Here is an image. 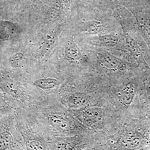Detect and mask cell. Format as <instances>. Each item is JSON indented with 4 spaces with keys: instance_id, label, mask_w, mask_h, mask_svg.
<instances>
[{
    "instance_id": "obj_1",
    "label": "cell",
    "mask_w": 150,
    "mask_h": 150,
    "mask_svg": "<svg viewBox=\"0 0 150 150\" xmlns=\"http://www.w3.org/2000/svg\"><path fill=\"white\" fill-rule=\"evenodd\" d=\"M46 132L48 138L72 136L84 132L85 126L58 100L26 110Z\"/></svg>"
},
{
    "instance_id": "obj_2",
    "label": "cell",
    "mask_w": 150,
    "mask_h": 150,
    "mask_svg": "<svg viewBox=\"0 0 150 150\" xmlns=\"http://www.w3.org/2000/svg\"><path fill=\"white\" fill-rule=\"evenodd\" d=\"M13 113L26 150H51L46 132L28 111L17 107Z\"/></svg>"
},
{
    "instance_id": "obj_3",
    "label": "cell",
    "mask_w": 150,
    "mask_h": 150,
    "mask_svg": "<svg viewBox=\"0 0 150 150\" xmlns=\"http://www.w3.org/2000/svg\"><path fill=\"white\" fill-rule=\"evenodd\" d=\"M13 113L0 119V150H26Z\"/></svg>"
},
{
    "instance_id": "obj_4",
    "label": "cell",
    "mask_w": 150,
    "mask_h": 150,
    "mask_svg": "<svg viewBox=\"0 0 150 150\" xmlns=\"http://www.w3.org/2000/svg\"><path fill=\"white\" fill-rule=\"evenodd\" d=\"M90 48L89 56L94 67H98L105 72H126L131 67L129 62L114 56L108 50L93 47Z\"/></svg>"
},
{
    "instance_id": "obj_5",
    "label": "cell",
    "mask_w": 150,
    "mask_h": 150,
    "mask_svg": "<svg viewBox=\"0 0 150 150\" xmlns=\"http://www.w3.org/2000/svg\"><path fill=\"white\" fill-rule=\"evenodd\" d=\"M116 20L122 28L126 50L129 52L131 57L137 61L142 69H147V64L145 61L143 53L132 30L131 22L120 17L116 18Z\"/></svg>"
},
{
    "instance_id": "obj_6",
    "label": "cell",
    "mask_w": 150,
    "mask_h": 150,
    "mask_svg": "<svg viewBox=\"0 0 150 150\" xmlns=\"http://www.w3.org/2000/svg\"><path fill=\"white\" fill-rule=\"evenodd\" d=\"M88 40L90 47L128 52L123 33L91 36L89 37Z\"/></svg>"
},
{
    "instance_id": "obj_7",
    "label": "cell",
    "mask_w": 150,
    "mask_h": 150,
    "mask_svg": "<svg viewBox=\"0 0 150 150\" xmlns=\"http://www.w3.org/2000/svg\"><path fill=\"white\" fill-rule=\"evenodd\" d=\"M67 59L70 62L79 64L82 58L81 53L74 43L70 44L66 48Z\"/></svg>"
},
{
    "instance_id": "obj_8",
    "label": "cell",
    "mask_w": 150,
    "mask_h": 150,
    "mask_svg": "<svg viewBox=\"0 0 150 150\" xmlns=\"http://www.w3.org/2000/svg\"><path fill=\"white\" fill-rule=\"evenodd\" d=\"M121 102L125 105H128L132 102L134 97V89L130 86L123 88L118 93Z\"/></svg>"
},
{
    "instance_id": "obj_9",
    "label": "cell",
    "mask_w": 150,
    "mask_h": 150,
    "mask_svg": "<svg viewBox=\"0 0 150 150\" xmlns=\"http://www.w3.org/2000/svg\"><path fill=\"white\" fill-rule=\"evenodd\" d=\"M11 107L16 109V106L10 98L0 88V108Z\"/></svg>"
},
{
    "instance_id": "obj_10",
    "label": "cell",
    "mask_w": 150,
    "mask_h": 150,
    "mask_svg": "<svg viewBox=\"0 0 150 150\" xmlns=\"http://www.w3.org/2000/svg\"><path fill=\"white\" fill-rule=\"evenodd\" d=\"M123 140L126 141L125 144L127 143L130 146H139L141 142V139L139 137L134 135H129L125 139Z\"/></svg>"
},
{
    "instance_id": "obj_11",
    "label": "cell",
    "mask_w": 150,
    "mask_h": 150,
    "mask_svg": "<svg viewBox=\"0 0 150 150\" xmlns=\"http://www.w3.org/2000/svg\"><path fill=\"white\" fill-rule=\"evenodd\" d=\"M15 109L11 107L4 108H0V119L7 114L12 113L14 112Z\"/></svg>"
}]
</instances>
